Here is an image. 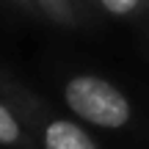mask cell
Returning <instances> with one entry per match:
<instances>
[{"instance_id": "obj_3", "label": "cell", "mask_w": 149, "mask_h": 149, "mask_svg": "<svg viewBox=\"0 0 149 149\" xmlns=\"http://www.w3.org/2000/svg\"><path fill=\"white\" fill-rule=\"evenodd\" d=\"M39 11L44 17H50L58 25H72L77 19V11H74V0H33Z\"/></svg>"}, {"instance_id": "obj_5", "label": "cell", "mask_w": 149, "mask_h": 149, "mask_svg": "<svg viewBox=\"0 0 149 149\" xmlns=\"http://www.w3.org/2000/svg\"><path fill=\"white\" fill-rule=\"evenodd\" d=\"M97 3L111 17H133V14H141L146 8L149 0H97Z\"/></svg>"}, {"instance_id": "obj_6", "label": "cell", "mask_w": 149, "mask_h": 149, "mask_svg": "<svg viewBox=\"0 0 149 149\" xmlns=\"http://www.w3.org/2000/svg\"><path fill=\"white\" fill-rule=\"evenodd\" d=\"M14 6H19V8H25V11H39L36 6H33V0H11Z\"/></svg>"}, {"instance_id": "obj_4", "label": "cell", "mask_w": 149, "mask_h": 149, "mask_svg": "<svg viewBox=\"0 0 149 149\" xmlns=\"http://www.w3.org/2000/svg\"><path fill=\"white\" fill-rule=\"evenodd\" d=\"M25 144V133L17 116L0 102V146H22Z\"/></svg>"}, {"instance_id": "obj_2", "label": "cell", "mask_w": 149, "mask_h": 149, "mask_svg": "<svg viewBox=\"0 0 149 149\" xmlns=\"http://www.w3.org/2000/svg\"><path fill=\"white\" fill-rule=\"evenodd\" d=\"M42 144L44 149H97L94 138L83 127H77L74 122H66V119H53L44 124Z\"/></svg>"}, {"instance_id": "obj_1", "label": "cell", "mask_w": 149, "mask_h": 149, "mask_svg": "<svg viewBox=\"0 0 149 149\" xmlns=\"http://www.w3.org/2000/svg\"><path fill=\"white\" fill-rule=\"evenodd\" d=\"M64 102L74 116L102 130H122L133 119L130 100L113 83L94 74H74L64 86Z\"/></svg>"}]
</instances>
